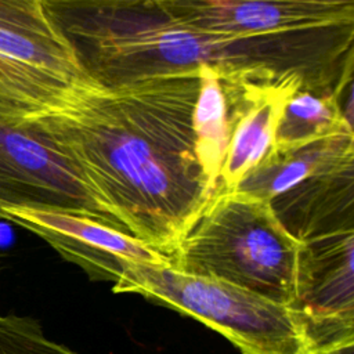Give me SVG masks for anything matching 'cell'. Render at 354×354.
<instances>
[{"instance_id":"1","label":"cell","mask_w":354,"mask_h":354,"mask_svg":"<svg viewBox=\"0 0 354 354\" xmlns=\"http://www.w3.org/2000/svg\"><path fill=\"white\" fill-rule=\"evenodd\" d=\"M198 72L118 86L76 82L35 120L75 163L101 206L169 254L217 194L198 160Z\"/></svg>"},{"instance_id":"2","label":"cell","mask_w":354,"mask_h":354,"mask_svg":"<svg viewBox=\"0 0 354 354\" xmlns=\"http://www.w3.org/2000/svg\"><path fill=\"white\" fill-rule=\"evenodd\" d=\"M41 3L84 77L102 86L198 72L202 65L267 83H310L332 55L325 30L250 39L209 35L174 19L160 0Z\"/></svg>"},{"instance_id":"3","label":"cell","mask_w":354,"mask_h":354,"mask_svg":"<svg viewBox=\"0 0 354 354\" xmlns=\"http://www.w3.org/2000/svg\"><path fill=\"white\" fill-rule=\"evenodd\" d=\"M303 246L270 202L238 189H218L169 261L176 270L221 279L290 307L297 296Z\"/></svg>"},{"instance_id":"4","label":"cell","mask_w":354,"mask_h":354,"mask_svg":"<svg viewBox=\"0 0 354 354\" xmlns=\"http://www.w3.org/2000/svg\"><path fill=\"white\" fill-rule=\"evenodd\" d=\"M115 293H136L189 315L231 342L241 354H307L292 307L221 279L171 266L119 260Z\"/></svg>"},{"instance_id":"5","label":"cell","mask_w":354,"mask_h":354,"mask_svg":"<svg viewBox=\"0 0 354 354\" xmlns=\"http://www.w3.org/2000/svg\"><path fill=\"white\" fill-rule=\"evenodd\" d=\"M86 79L41 0H0V113L33 119Z\"/></svg>"},{"instance_id":"6","label":"cell","mask_w":354,"mask_h":354,"mask_svg":"<svg viewBox=\"0 0 354 354\" xmlns=\"http://www.w3.org/2000/svg\"><path fill=\"white\" fill-rule=\"evenodd\" d=\"M4 206L72 213L127 232L35 120L0 113V209Z\"/></svg>"},{"instance_id":"7","label":"cell","mask_w":354,"mask_h":354,"mask_svg":"<svg viewBox=\"0 0 354 354\" xmlns=\"http://www.w3.org/2000/svg\"><path fill=\"white\" fill-rule=\"evenodd\" d=\"M295 311L306 351L354 343V230L339 228L303 241Z\"/></svg>"},{"instance_id":"8","label":"cell","mask_w":354,"mask_h":354,"mask_svg":"<svg viewBox=\"0 0 354 354\" xmlns=\"http://www.w3.org/2000/svg\"><path fill=\"white\" fill-rule=\"evenodd\" d=\"M160 4L178 22L217 36H285L354 25L351 0H160Z\"/></svg>"},{"instance_id":"9","label":"cell","mask_w":354,"mask_h":354,"mask_svg":"<svg viewBox=\"0 0 354 354\" xmlns=\"http://www.w3.org/2000/svg\"><path fill=\"white\" fill-rule=\"evenodd\" d=\"M0 220H8L44 239L64 259L90 275L111 279L119 260L170 266L169 257L136 236L83 216L24 206H4Z\"/></svg>"},{"instance_id":"10","label":"cell","mask_w":354,"mask_h":354,"mask_svg":"<svg viewBox=\"0 0 354 354\" xmlns=\"http://www.w3.org/2000/svg\"><path fill=\"white\" fill-rule=\"evenodd\" d=\"M252 83L264 82L210 65L198 69V95L192 112L195 152L205 176L217 189L236 111Z\"/></svg>"},{"instance_id":"11","label":"cell","mask_w":354,"mask_h":354,"mask_svg":"<svg viewBox=\"0 0 354 354\" xmlns=\"http://www.w3.org/2000/svg\"><path fill=\"white\" fill-rule=\"evenodd\" d=\"M306 87L300 80L253 83L236 111L220 173V189L234 191L274 148L275 127L285 98Z\"/></svg>"},{"instance_id":"12","label":"cell","mask_w":354,"mask_h":354,"mask_svg":"<svg viewBox=\"0 0 354 354\" xmlns=\"http://www.w3.org/2000/svg\"><path fill=\"white\" fill-rule=\"evenodd\" d=\"M353 167L354 133L339 134L292 151L270 152L236 189L271 203L307 180L336 176Z\"/></svg>"},{"instance_id":"13","label":"cell","mask_w":354,"mask_h":354,"mask_svg":"<svg viewBox=\"0 0 354 354\" xmlns=\"http://www.w3.org/2000/svg\"><path fill=\"white\" fill-rule=\"evenodd\" d=\"M350 79L328 86L301 87L290 93L277 122L271 152H286L332 136L353 134V122L342 101L344 83Z\"/></svg>"},{"instance_id":"14","label":"cell","mask_w":354,"mask_h":354,"mask_svg":"<svg viewBox=\"0 0 354 354\" xmlns=\"http://www.w3.org/2000/svg\"><path fill=\"white\" fill-rule=\"evenodd\" d=\"M353 169L336 176L307 180L271 202L275 214L289 210L279 221L297 239L339 230L329 223L342 221L344 207L353 209Z\"/></svg>"},{"instance_id":"15","label":"cell","mask_w":354,"mask_h":354,"mask_svg":"<svg viewBox=\"0 0 354 354\" xmlns=\"http://www.w3.org/2000/svg\"><path fill=\"white\" fill-rule=\"evenodd\" d=\"M0 354H77L48 339L37 319L0 314Z\"/></svg>"},{"instance_id":"16","label":"cell","mask_w":354,"mask_h":354,"mask_svg":"<svg viewBox=\"0 0 354 354\" xmlns=\"http://www.w3.org/2000/svg\"><path fill=\"white\" fill-rule=\"evenodd\" d=\"M308 354H354V343H348V344H343V346H337L326 350H319Z\"/></svg>"}]
</instances>
